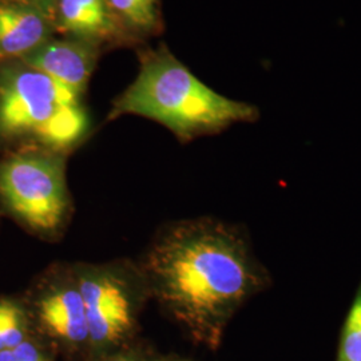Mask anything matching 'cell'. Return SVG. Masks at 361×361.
<instances>
[{"label":"cell","instance_id":"cell-1","mask_svg":"<svg viewBox=\"0 0 361 361\" xmlns=\"http://www.w3.org/2000/svg\"><path fill=\"white\" fill-rule=\"evenodd\" d=\"M137 264L150 300L210 349L221 344L238 310L271 281L241 228L210 217L168 224Z\"/></svg>","mask_w":361,"mask_h":361},{"label":"cell","instance_id":"cell-2","mask_svg":"<svg viewBox=\"0 0 361 361\" xmlns=\"http://www.w3.org/2000/svg\"><path fill=\"white\" fill-rule=\"evenodd\" d=\"M138 116L170 130L182 142L214 135L235 123L255 122L253 104L210 89L166 49L145 54L134 82L113 104L109 119Z\"/></svg>","mask_w":361,"mask_h":361},{"label":"cell","instance_id":"cell-3","mask_svg":"<svg viewBox=\"0 0 361 361\" xmlns=\"http://www.w3.org/2000/svg\"><path fill=\"white\" fill-rule=\"evenodd\" d=\"M82 97L30 66L0 74V142L68 153L89 131Z\"/></svg>","mask_w":361,"mask_h":361},{"label":"cell","instance_id":"cell-4","mask_svg":"<svg viewBox=\"0 0 361 361\" xmlns=\"http://www.w3.org/2000/svg\"><path fill=\"white\" fill-rule=\"evenodd\" d=\"M66 153L20 146L0 157V213L44 241L59 240L73 217Z\"/></svg>","mask_w":361,"mask_h":361},{"label":"cell","instance_id":"cell-5","mask_svg":"<svg viewBox=\"0 0 361 361\" xmlns=\"http://www.w3.org/2000/svg\"><path fill=\"white\" fill-rule=\"evenodd\" d=\"M73 265L83 297L91 352L104 355L123 348L150 300L138 264L116 259Z\"/></svg>","mask_w":361,"mask_h":361},{"label":"cell","instance_id":"cell-6","mask_svg":"<svg viewBox=\"0 0 361 361\" xmlns=\"http://www.w3.org/2000/svg\"><path fill=\"white\" fill-rule=\"evenodd\" d=\"M34 331L70 350L90 349L89 328L73 264H54L22 296Z\"/></svg>","mask_w":361,"mask_h":361},{"label":"cell","instance_id":"cell-7","mask_svg":"<svg viewBox=\"0 0 361 361\" xmlns=\"http://www.w3.org/2000/svg\"><path fill=\"white\" fill-rule=\"evenodd\" d=\"M55 13L43 7L0 0V63L23 59L52 38Z\"/></svg>","mask_w":361,"mask_h":361},{"label":"cell","instance_id":"cell-8","mask_svg":"<svg viewBox=\"0 0 361 361\" xmlns=\"http://www.w3.org/2000/svg\"><path fill=\"white\" fill-rule=\"evenodd\" d=\"M99 46L83 39H50L22 63L47 74L83 95L98 59Z\"/></svg>","mask_w":361,"mask_h":361},{"label":"cell","instance_id":"cell-9","mask_svg":"<svg viewBox=\"0 0 361 361\" xmlns=\"http://www.w3.org/2000/svg\"><path fill=\"white\" fill-rule=\"evenodd\" d=\"M55 25L62 35L83 39L97 46L121 35L106 0H58Z\"/></svg>","mask_w":361,"mask_h":361},{"label":"cell","instance_id":"cell-10","mask_svg":"<svg viewBox=\"0 0 361 361\" xmlns=\"http://www.w3.org/2000/svg\"><path fill=\"white\" fill-rule=\"evenodd\" d=\"M119 34L145 37L159 26L158 0H106Z\"/></svg>","mask_w":361,"mask_h":361},{"label":"cell","instance_id":"cell-11","mask_svg":"<svg viewBox=\"0 0 361 361\" xmlns=\"http://www.w3.org/2000/svg\"><path fill=\"white\" fill-rule=\"evenodd\" d=\"M35 335L22 296H0V352L13 349Z\"/></svg>","mask_w":361,"mask_h":361},{"label":"cell","instance_id":"cell-12","mask_svg":"<svg viewBox=\"0 0 361 361\" xmlns=\"http://www.w3.org/2000/svg\"><path fill=\"white\" fill-rule=\"evenodd\" d=\"M337 361H361V281L340 334Z\"/></svg>","mask_w":361,"mask_h":361},{"label":"cell","instance_id":"cell-13","mask_svg":"<svg viewBox=\"0 0 361 361\" xmlns=\"http://www.w3.org/2000/svg\"><path fill=\"white\" fill-rule=\"evenodd\" d=\"M11 350L15 361H51L47 349L39 341L37 335L31 336Z\"/></svg>","mask_w":361,"mask_h":361},{"label":"cell","instance_id":"cell-14","mask_svg":"<svg viewBox=\"0 0 361 361\" xmlns=\"http://www.w3.org/2000/svg\"><path fill=\"white\" fill-rule=\"evenodd\" d=\"M92 361H141V359L134 352L121 348L104 355H98Z\"/></svg>","mask_w":361,"mask_h":361},{"label":"cell","instance_id":"cell-15","mask_svg":"<svg viewBox=\"0 0 361 361\" xmlns=\"http://www.w3.org/2000/svg\"><path fill=\"white\" fill-rule=\"evenodd\" d=\"M13 1L38 6V7H43V8H46V10H50V11L55 13V6H56V1H58V0H13Z\"/></svg>","mask_w":361,"mask_h":361}]
</instances>
